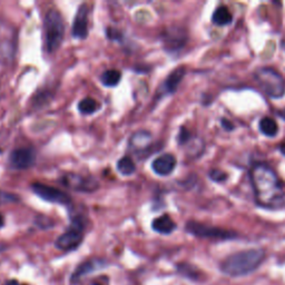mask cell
<instances>
[{"mask_svg": "<svg viewBox=\"0 0 285 285\" xmlns=\"http://www.w3.org/2000/svg\"><path fill=\"white\" fill-rule=\"evenodd\" d=\"M255 197L263 206L276 205L283 198V185L276 173L264 164L255 165L251 171Z\"/></svg>", "mask_w": 285, "mask_h": 285, "instance_id": "obj_1", "label": "cell"}, {"mask_svg": "<svg viewBox=\"0 0 285 285\" xmlns=\"http://www.w3.org/2000/svg\"><path fill=\"white\" fill-rule=\"evenodd\" d=\"M265 259L263 250L253 249L232 254L223 262L221 269L230 276H244L254 272Z\"/></svg>", "mask_w": 285, "mask_h": 285, "instance_id": "obj_2", "label": "cell"}, {"mask_svg": "<svg viewBox=\"0 0 285 285\" xmlns=\"http://www.w3.org/2000/svg\"><path fill=\"white\" fill-rule=\"evenodd\" d=\"M45 39L48 53L53 54L57 50L65 35V24L63 16L58 10L50 9L45 16Z\"/></svg>", "mask_w": 285, "mask_h": 285, "instance_id": "obj_3", "label": "cell"}, {"mask_svg": "<svg viewBox=\"0 0 285 285\" xmlns=\"http://www.w3.org/2000/svg\"><path fill=\"white\" fill-rule=\"evenodd\" d=\"M254 76L262 91L270 97L281 98L285 94L284 80L276 70L264 67L256 70Z\"/></svg>", "mask_w": 285, "mask_h": 285, "instance_id": "obj_4", "label": "cell"}, {"mask_svg": "<svg viewBox=\"0 0 285 285\" xmlns=\"http://www.w3.org/2000/svg\"><path fill=\"white\" fill-rule=\"evenodd\" d=\"M84 228H85V221L80 216H75L71 220L68 230L56 239V248L63 251L76 249L83 241Z\"/></svg>", "mask_w": 285, "mask_h": 285, "instance_id": "obj_5", "label": "cell"}, {"mask_svg": "<svg viewBox=\"0 0 285 285\" xmlns=\"http://www.w3.org/2000/svg\"><path fill=\"white\" fill-rule=\"evenodd\" d=\"M186 231L197 237L217 239H231L236 237V234L234 232L223 230V228L220 227L209 226L198 222H188L186 224Z\"/></svg>", "mask_w": 285, "mask_h": 285, "instance_id": "obj_6", "label": "cell"}, {"mask_svg": "<svg viewBox=\"0 0 285 285\" xmlns=\"http://www.w3.org/2000/svg\"><path fill=\"white\" fill-rule=\"evenodd\" d=\"M31 189L39 197L50 203L69 205L71 202L69 195L59 188L45 185L42 183H33L31 185Z\"/></svg>", "mask_w": 285, "mask_h": 285, "instance_id": "obj_7", "label": "cell"}, {"mask_svg": "<svg viewBox=\"0 0 285 285\" xmlns=\"http://www.w3.org/2000/svg\"><path fill=\"white\" fill-rule=\"evenodd\" d=\"M63 185L78 192H94L98 188V182L93 177H86L75 173H67L60 180Z\"/></svg>", "mask_w": 285, "mask_h": 285, "instance_id": "obj_8", "label": "cell"}, {"mask_svg": "<svg viewBox=\"0 0 285 285\" xmlns=\"http://www.w3.org/2000/svg\"><path fill=\"white\" fill-rule=\"evenodd\" d=\"M36 160L35 150L29 147L17 148L9 156L10 166L15 170H27L33 165Z\"/></svg>", "mask_w": 285, "mask_h": 285, "instance_id": "obj_9", "label": "cell"}, {"mask_svg": "<svg viewBox=\"0 0 285 285\" xmlns=\"http://www.w3.org/2000/svg\"><path fill=\"white\" fill-rule=\"evenodd\" d=\"M88 6L85 4L80 5L76 13L74 24H72V36L75 38L85 39L88 36Z\"/></svg>", "mask_w": 285, "mask_h": 285, "instance_id": "obj_10", "label": "cell"}, {"mask_svg": "<svg viewBox=\"0 0 285 285\" xmlns=\"http://www.w3.org/2000/svg\"><path fill=\"white\" fill-rule=\"evenodd\" d=\"M176 166V158L172 154H164L156 158L153 164L152 169L157 175L167 176L173 173Z\"/></svg>", "mask_w": 285, "mask_h": 285, "instance_id": "obj_11", "label": "cell"}, {"mask_svg": "<svg viewBox=\"0 0 285 285\" xmlns=\"http://www.w3.org/2000/svg\"><path fill=\"white\" fill-rule=\"evenodd\" d=\"M103 266V261L100 260H91V261H86L82 263L72 273V275L70 277V281L72 284H75L77 282H79V280L82 277H84L85 275L89 274L94 271H96L100 267Z\"/></svg>", "mask_w": 285, "mask_h": 285, "instance_id": "obj_12", "label": "cell"}, {"mask_svg": "<svg viewBox=\"0 0 285 285\" xmlns=\"http://www.w3.org/2000/svg\"><path fill=\"white\" fill-rule=\"evenodd\" d=\"M186 42V35L182 30H169L164 36L165 47L169 50H178L184 46Z\"/></svg>", "mask_w": 285, "mask_h": 285, "instance_id": "obj_13", "label": "cell"}, {"mask_svg": "<svg viewBox=\"0 0 285 285\" xmlns=\"http://www.w3.org/2000/svg\"><path fill=\"white\" fill-rule=\"evenodd\" d=\"M152 141V136L146 131H139L134 134L130 139V147L134 153H142L148 147V145Z\"/></svg>", "mask_w": 285, "mask_h": 285, "instance_id": "obj_14", "label": "cell"}, {"mask_svg": "<svg viewBox=\"0 0 285 285\" xmlns=\"http://www.w3.org/2000/svg\"><path fill=\"white\" fill-rule=\"evenodd\" d=\"M185 72L186 71L184 67H180V68H176L175 70H173L169 75V77L166 78V80L164 83L165 92L169 94L175 93L178 85H180L184 76H185Z\"/></svg>", "mask_w": 285, "mask_h": 285, "instance_id": "obj_15", "label": "cell"}, {"mask_svg": "<svg viewBox=\"0 0 285 285\" xmlns=\"http://www.w3.org/2000/svg\"><path fill=\"white\" fill-rule=\"evenodd\" d=\"M152 227L155 232L159 234H171L176 228L175 222L169 215H161L155 219L152 223Z\"/></svg>", "mask_w": 285, "mask_h": 285, "instance_id": "obj_16", "label": "cell"}, {"mask_svg": "<svg viewBox=\"0 0 285 285\" xmlns=\"http://www.w3.org/2000/svg\"><path fill=\"white\" fill-rule=\"evenodd\" d=\"M232 20V14L230 13V10H228L226 6H220V7L214 11L213 17H212V21L217 26H226L231 24Z\"/></svg>", "mask_w": 285, "mask_h": 285, "instance_id": "obj_17", "label": "cell"}, {"mask_svg": "<svg viewBox=\"0 0 285 285\" xmlns=\"http://www.w3.org/2000/svg\"><path fill=\"white\" fill-rule=\"evenodd\" d=\"M260 130L264 135L273 137L277 134L278 126L276 121L271 118V117H264V118H262L260 121Z\"/></svg>", "mask_w": 285, "mask_h": 285, "instance_id": "obj_18", "label": "cell"}, {"mask_svg": "<svg viewBox=\"0 0 285 285\" xmlns=\"http://www.w3.org/2000/svg\"><path fill=\"white\" fill-rule=\"evenodd\" d=\"M120 78H121L120 71L116 69H109L104 72L102 77H100V79H102L103 85L107 87H114L116 85H118Z\"/></svg>", "mask_w": 285, "mask_h": 285, "instance_id": "obj_19", "label": "cell"}, {"mask_svg": "<svg viewBox=\"0 0 285 285\" xmlns=\"http://www.w3.org/2000/svg\"><path fill=\"white\" fill-rule=\"evenodd\" d=\"M99 104L96 102V100L93 98H84L83 100H80L79 104H78V109L82 114L84 115H92L94 113L99 109Z\"/></svg>", "mask_w": 285, "mask_h": 285, "instance_id": "obj_20", "label": "cell"}, {"mask_svg": "<svg viewBox=\"0 0 285 285\" xmlns=\"http://www.w3.org/2000/svg\"><path fill=\"white\" fill-rule=\"evenodd\" d=\"M117 170L124 176H130L133 173H135L136 166L135 163L130 157H123L117 163Z\"/></svg>", "mask_w": 285, "mask_h": 285, "instance_id": "obj_21", "label": "cell"}, {"mask_svg": "<svg viewBox=\"0 0 285 285\" xmlns=\"http://www.w3.org/2000/svg\"><path fill=\"white\" fill-rule=\"evenodd\" d=\"M177 270L181 274L185 275L188 278H193V280H198L199 278V272L197 269H195L194 266L189 264H180L177 266Z\"/></svg>", "mask_w": 285, "mask_h": 285, "instance_id": "obj_22", "label": "cell"}, {"mask_svg": "<svg viewBox=\"0 0 285 285\" xmlns=\"http://www.w3.org/2000/svg\"><path fill=\"white\" fill-rule=\"evenodd\" d=\"M36 224L38 227L47 230V228H52L54 226V221L48 216L45 215H38L36 217Z\"/></svg>", "mask_w": 285, "mask_h": 285, "instance_id": "obj_23", "label": "cell"}, {"mask_svg": "<svg viewBox=\"0 0 285 285\" xmlns=\"http://www.w3.org/2000/svg\"><path fill=\"white\" fill-rule=\"evenodd\" d=\"M18 200H19V197L17 196V195L0 191V205L7 204V203H15V202H18Z\"/></svg>", "mask_w": 285, "mask_h": 285, "instance_id": "obj_24", "label": "cell"}, {"mask_svg": "<svg viewBox=\"0 0 285 285\" xmlns=\"http://www.w3.org/2000/svg\"><path fill=\"white\" fill-rule=\"evenodd\" d=\"M211 180H213L214 182H224L227 178V174L223 171L220 170H212L210 173Z\"/></svg>", "mask_w": 285, "mask_h": 285, "instance_id": "obj_25", "label": "cell"}, {"mask_svg": "<svg viewBox=\"0 0 285 285\" xmlns=\"http://www.w3.org/2000/svg\"><path fill=\"white\" fill-rule=\"evenodd\" d=\"M106 33H107V37L108 39H110V40H119L121 38V32L113 27H109Z\"/></svg>", "mask_w": 285, "mask_h": 285, "instance_id": "obj_26", "label": "cell"}, {"mask_svg": "<svg viewBox=\"0 0 285 285\" xmlns=\"http://www.w3.org/2000/svg\"><path fill=\"white\" fill-rule=\"evenodd\" d=\"M189 138H191V134H189V132L186 130V128L182 127L180 134H178V143H180L181 145L186 144Z\"/></svg>", "mask_w": 285, "mask_h": 285, "instance_id": "obj_27", "label": "cell"}, {"mask_svg": "<svg viewBox=\"0 0 285 285\" xmlns=\"http://www.w3.org/2000/svg\"><path fill=\"white\" fill-rule=\"evenodd\" d=\"M222 126L224 127V128H226L227 131H232L233 128H234V126H233V124L231 121H228L227 119H223L222 120Z\"/></svg>", "mask_w": 285, "mask_h": 285, "instance_id": "obj_28", "label": "cell"}, {"mask_svg": "<svg viewBox=\"0 0 285 285\" xmlns=\"http://www.w3.org/2000/svg\"><path fill=\"white\" fill-rule=\"evenodd\" d=\"M280 149H281V152L282 154L285 156V141L281 144V146H280Z\"/></svg>", "mask_w": 285, "mask_h": 285, "instance_id": "obj_29", "label": "cell"}, {"mask_svg": "<svg viewBox=\"0 0 285 285\" xmlns=\"http://www.w3.org/2000/svg\"><path fill=\"white\" fill-rule=\"evenodd\" d=\"M17 284H18V283H17L16 280H11V281H9L6 285H17Z\"/></svg>", "mask_w": 285, "mask_h": 285, "instance_id": "obj_30", "label": "cell"}, {"mask_svg": "<svg viewBox=\"0 0 285 285\" xmlns=\"http://www.w3.org/2000/svg\"><path fill=\"white\" fill-rule=\"evenodd\" d=\"M4 224H5V223H4V217L0 215V227H3Z\"/></svg>", "mask_w": 285, "mask_h": 285, "instance_id": "obj_31", "label": "cell"}, {"mask_svg": "<svg viewBox=\"0 0 285 285\" xmlns=\"http://www.w3.org/2000/svg\"><path fill=\"white\" fill-rule=\"evenodd\" d=\"M92 285H100V284H98V283H94V284H92Z\"/></svg>", "mask_w": 285, "mask_h": 285, "instance_id": "obj_32", "label": "cell"}]
</instances>
